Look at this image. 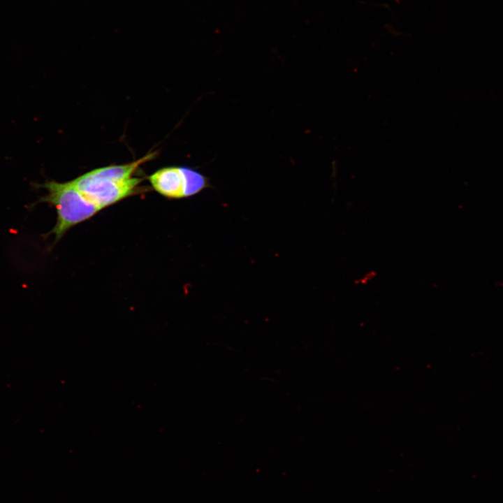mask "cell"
<instances>
[{
  "instance_id": "7a4b0ae2",
  "label": "cell",
  "mask_w": 503,
  "mask_h": 503,
  "mask_svg": "<svg viewBox=\"0 0 503 503\" xmlns=\"http://www.w3.org/2000/svg\"><path fill=\"white\" fill-rule=\"evenodd\" d=\"M149 181L156 191L170 199L191 197L212 188L207 176L196 168L184 166L162 168L152 174Z\"/></svg>"
},
{
  "instance_id": "6da1fadb",
  "label": "cell",
  "mask_w": 503,
  "mask_h": 503,
  "mask_svg": "<svg viewBox=\"0 0 503 503\" xmlns=\"http://www.w3.org/2000/svg\"><path fill=\"white\" fill-rule=\"evenodd\" d=\"M32 185L35 188L46 189L47 194L40 197L31 207L45 203L56 210V224L46 234V236L54 235V244L72 227L91 218L101 210L86 198L71 181L59 182L46 180L43 183H34Z\"/></svg>"
},
{
  "instance_id": "3957f363",
  "label": "cell",
  "mask_w": 503,
  "mask_h": 503,
  "mask_svg": "<svg viewBox=\"0 0 503 503\" xmlns=\"http://www.w3.org/2000/svg\"><path fill=\"white\" fill-rule=\"evenodd\" d=\"M142 179L117 181L94 174L92 170L71 180L75 187L101 210L140 192Z\"/></svg>"
}]
</instances>
